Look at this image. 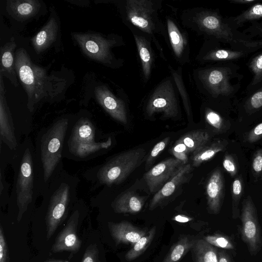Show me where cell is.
<instances>
[{
  "mask_svg": "<svg viewBox=\"0 0 262 262\" xmlns=\"http://www.w3.org/2000/svg\"><path fill=\"white\" fill-rule=\"evenodd\" d=\"M15 67L18 78L27 95L26 108L31 114L45 103L58 102L65 98L70 85L64 73L52 71L33 63L27 51L15 52Z\"/></svg>",
  "mask_w": 262,
  "mask_h": 262,
  "instance_id": "6da1fadb",
  "label": "cell"
},
{
  "mask_svg": "<svg viewBox=\"0 0 262 262\" xmlns=\"http://www.w3.org/2000/svg\"><path fill=\"white\" fill-rule=\"evenodd\" d=\"M9 164L14 176L8 204L16 211V219L19 222L34 208L37 198L41 196L34 144L29 136L21 141Z\"/></svg>",
  "mask_w": 262,
  "mask_h": 262,
  "instance_id": "7a4b0ae2",
  "label": "cell"
},
{
  "mask_svg": "<svg viewBox=\"0 0 262 262\" xmlns=\"http://www.w3.org/2000/svg\"><path fill=\"white\" fill-rule=\"evenodd\" d=\"M74 115H64L40 129L35 141L36 163L41 196L51 181L64 169L63 150L69 126Z\"/></svg>",
  "mask_w": 262,
  "mask_h": 262,
  "instance_id": "3957f363",
  "label": "cell"
},
{
  "mask_svg": "<svg viewBox=\"0 0 262 262\" xmlns=\"http://www.w3.org/2000/svg\"><path fill=\"white\" fill-rule=\"evenodd\" d=\"M182 23L207 39L260 49L262 39H251L233 28L217 9L195 8L184 10Z\"/></svg>",
  "mask_w": 262,
  "mask_h": 262,
  "instance_id": "277c9868",
  "label": "cell"
},
{
  "mask_svg": "<svg viewBox=\"0 0 262 262\" xmlns=\"http://www.w3.org/2000/svg\"><path fill=\"white\" fill-rule=\"evenodd\" d=\"M80 181L78 176L63 169L42 195L40 209L44 211L47 239L66 220L78 200L77 188Z\"/></svg>",
  "mask_w": 262,
  "mask_h": 262,
  "instance_id": "5b68a950",
  "label": "cell"
},
{
  "mask_svg": "<svg viewBox=\"0 0 262 262\" xmlns=\"http://www.w3.org/2000/svg\"><path fill=\"white\" fill-rule=\"evenodd\" d=\"M235 62L221 63L196 69L194 79L200 91L209 98L228 101L236 96L244 76Z\"/></svg>",
  "mask_w": 262,
  "mask_h": 262,
  "instance_id": "8992f818",
  "label": "cell"
},
{
  "mask_svg": "<svg viewBox=\"0 0 262 262\" xmlns=\"http://www.w3.org/2000/svg\"><path fill=\"white\" fill-rule=\"evenodd\" d=\"M162 2L160 0H126L120 2L118 7L129 26H133L134 29H138L150 38L161 57L166 61L163 48L157 39L158 36H162L167 43L166 28L159 15Z\"/></svg>",
  "mask_w": 262,
  "mask_h": 262,
  "instance_id": "52a82bcc",
  "label": "cell"
},
{
  "mask_svg": "<svg viewBox=\"0 0 262 262\" xmlns=\"http://www.w3.org/2000/svg\"><path fill=\"white\" fill-rule=\"evenodd\" d=\"M145 155V150L141 148L123 151L85 170L82 175L91 183V191L101 186L118 185L142 164Z\"/></svg>",
  "mask_w": 262,
  "mask_h": 262,
  "instance_id": "ba28073f",
  "label": "cell"
},
{
  "mask_svg": "<svg viewBox=\"0 0 262 262\" xmlns=\"http://www.w3.org/2000/svg\"><path fill=\"white\" fill-rule=\"evenodd\" d=\"M71 36L82 53L91 60L112 69L122 66L123 60L117 59L112 52L114 48L124 45L122 37L118 34L89 31L72 32Z\"/></svg>",
  "mask_w": 262,
  "mask_h": 262,
  "instance_id": "9c48e42d",
  "label": "cell"
},
{
  "mask_svg": "<svg viewBox=\"0 0 262 262\" xmlns=\"http://www.w3.org/2000/svg\"><path fill=\"white\" fill-rule=\"evenodd\" d=\"M176 86L170 77L161 82L148 97L145 112L151 117L156 113H162L166 118H175L180 114L178 95Z\"/></svg>",
  "mask_w": 262,
  "mask_h": 262,
  "instance_id": "30bf717a",
  "label": "cell"
},
{
  "mask_svg": "<svg viewBox=\"0 0 262 262\" xmlns=\"http://www.w3.org/2000/svg\"><path fill=\"white\" fill-rule=\"evenodd\" d=\"M258 50L216 40L207 39L199 52L196 59L201 63L234 62Z\"/></svg>",
  "mask_w": 262,
  "mask_h": 262,
  "instance_id": "8fae6325",
  "label": "cell"
},
{
  "mask_svg": "<svg viewBox=\"0 0 262 262\" xmlns=\"http://www.w3.org/2000/svg\"><path fill=\"white\" fill-rule=\"evenodd\" d=\"M241 220V238L250 254L256 255L262 247V235L256 209L250 196L243 201Z\"/></svg>",
  "mask_w": 262,
  "mask_h": 262,
  "instance_id": "7c38bea8",
  "label": "cell"
},
{
  "mask_svg": "<svg viewBox=\"0 0 262 262\" xmlns=\"http://www.w3.org/2000/svg\"><path fill=\"white\" fill-rule=\"evenodd\" d=\"M85 204L82 199L76 203L66 226L56 237L52 245L51 251L53 253L68 251L77 252L80 249L81 242L77 234V227L80 219L85 211Z\"/></svg>",
  "mask_w": 262,
  "mask_h": 262,
  "instance_id": "4fadbf2b",
  "label": "cell"
},
{
  "mask_svg": "<svg viewBox=\"0 0 262 262\" xmlns=\"http://www.w3.org/2000/svg\"><path fill=\"white\" fill-rule=\"evenodd\" d=\"M226 18L234 29H243L241 32L249 38L262 39V3L258 2L239 14Z\"/></svg>",
  "mask_w": 262,
  "mask_h": 262,
  "instance_id": "5bb4252c",
  "label": "cell"
},
{
  "mask_svg": "<svg viewBox=\"0 0 262 262\" xmlns=\"http://www.w3.org/2000/svg\"><path fill=\"white\" fill-rule=\"evenodd\" d=\"M3 76L0 74V142L12 151L16 150L21 142L14 123L10 108L5 96Z\"/></svg>",
  "mask_w": 262,
  "mask_h": 262,
  "instance_id": "9a60e30c",
  "label": "cell"
},
{
  "mask_svg": "<svg viewBox=\"0 0 262 262\" xmlns=\"http://www.w3.org/2000/svg\"><path fill=\"white\" fill-rule=\"evenodd\" d=\"M48 21L41 29L31 38L32 47L37 54L41 53L60 43L61 25L60 19L53 6L50 8Z\"/></svg>",
  "mask_w": 262,
  "mask_h": 262,
  "instance_id": "2e32d148",
  "label": "cell"
},
{
  "mask_svg": "<svg viewBox=\"0 0 262 262\" xmlns=\"http://www.w3.org/2000/svg\"><path fill=\"white\" fill-rule=\"evenodd\" d=\"M113 139L92 143L64 142L63 158L75 161H84L96 158L106 151L112 145Z\"/></svg>",
  "mask_w": 262,
  "mask_h": 262,
  "instance_id": "e0dca14e",
  "label": "cell"
},
{
  "mask_svg": "<svg viewBox=\"0 0 262 262\" xmlns=\"http://www.w3.org/2000/svg\"><path fill=\"white\" fill-rule=\"evenodd\" d=\"M185 163L176 158L164 160L152 167L144 174V178L150 192L159 191L163 185Z\"/></svg>",
  "mask_w": 262,
  "mask_h": 262,
  "instance_id": "ac0fdd59",
  "label": "cell"
},
{
  "mask_svg": "<svg viewBox=\"0 0 262 262\" xmlns=\"http://www.w3.org/2000/svg\"><path fill=\"white\" fill-rule=\"evenodd\" d=\"M166 30L169 46L176 60L181 65L190 62V47L187 32L174 18L166 17Z\"/></svg>",
  "mask_w": 262,
  "mask_h": 262,
  "instance_id": "d6986e66",
  "label": "cell"
},
{
  "mask_svg": "<svg viewBox=\"0 0 262 262\" xmlns=\"http://www.w3.org/2000/svg\"><path fill=\"white\" fill-rule=\"evenodd\" d=\"M94 95L98 103L111 117L122 124H127V111L125 103L116 97L107 86L103 84L96 86Z\"/></svg>",
  "mask_w": 262,
  "mask_h": 262,
  "instance_id": "ffe728a7",
  "label": "cell"
},
{
  "mask_svg": "<svg viewBox=\"0 0 262 262\" xmlns=\"http://www.w3.org/2000/svg\"><path fill=\"white\" fill-rule=\"evenodd\" d=\"M96 126L90 115L81 112L74 117L69 126L65 142L92 143L96 142Z\"/></svg>",
  "mask_w": 262,
  "mask_h": 262,
  "instance_id": "44dd1931",
  "label": "cell"
},
{
  "mask_svg": "<svg viewBox=\"0 0 262 262\" xmlns=\"http://www.w3.org/2000/svg\"><path fill=\"white\" fill-rule=\"evenodd\" d=\"M43 4L39 0H7L6 10L14 19L24 21L36 17Z\"/></svg>",
  "mask_w": 262,
  "mask_h": 262,
  "instance_id": "7402d4cb",
  "label": "cell"
},
{
  "mask_svg": "<svg viewBox=\"0 0 262 262\" xmlns=\"http://www.w3.org/2000/svg\"><path fill=\"white\" fill-rule=\"evenodd\" d=\"M108 226L116 245L125 244L133 246L147 233L146 229L137 227L126 221L109 222Z\"/></svg>",
  "mask_w": 262,
  "mask_h": 262,
  "instance_id": "603a6c76",
  "label": "cell"
},
{
  "mask_svg": "<svg viewBox=\"0 0 262 262\" xmlns=\"http://www.w3.org/2000/svg\"><path fill=\"white\" fill-rule=\"evenodd\" d=\"M224 191V180L222 173L215 169L209 177L206 185V192L209 212L218 214L221 210Z\"/></svg>",
  "mask_w": 262,
  "mask_h": 262,
  "instance_id": "cb8c5ba5",
  "label": "cell"
},
{
  "mask_svg": "<svg viewBox=\"0 0 262 262\" xmlns=\"http://www.w3.org/2000/svg\"><path fill=\"white\" fill-rule=\"evenodd\" d=\"M141 63L144 82L149 79L155 61V56L151 46V40L143 34L132 30Z\"/></svg>",
  "mask_w": 262,
  "mask_h": 262,
  "instance_id": "d4e9b609",
  "label": "cell"
},
{
  "mask_svg": "<svg viewBox=\"0 0 262 262\" xmlns=\"http://www.w3.org/2000/svg\"><path fill=\"white\" fill-rule=\"evenodd\" d=\"M192 170L190 164L182 165L175 174L157 192L151 200L149 209L152 210L164 199L170 196L177 187L185 182L188 174Z\"/></svg>",
  "mask_w": 262,
  "mask_h": 262,
  "instance_id": "484cf974",
  "label": "cell"
},
{
  "mask_svg": "<svg viewBox=\"0 0 262 262\" xmlns=\"http://www.w3.org/2000/svg\"><path fill=\"white\" fill-rule=\"evenodd\" d=\"M16 43L14 38L10 39L1 47L0 74L5 77L15 87L18 86V77L15 67V53Z\"/></svg>",
  "mask_w": 262,
  "mask_h": 262,
  "instance_id": "4316f807",
  "label": "cell"
},
{
  "mask_svg": "<svg viewBox=\"0 0 262 262\" xmlns=\"http://www.w3.org/2000/svg\"><path fill=\"white\" fill-rule=\"evenodd\" d=\"M144 201L143 197L139 196L133 191L124 192L111 202V207L117 213L134 214L142 210Z\"/></svg>",
  "mask_w": 262,
  "mask_h": 262,
  "instance_id": "83f0119b",
  "label": "cell"
},
{
  "mask_svg": "<svg viewBox=\"0 0 262 262\" xmlns=\"http://www.w3.org/2000/svg\"><path fill=\"white\" fill-rule=\"evenodd\" d=\"M191 251L195 262H219L217 249L204 239L195 240Z\"/></svg>",
  "mask_w": 262,
  "mask_h": 262,
  "instance_id": "f1b7e54d",
  "label": "cell"
},
{
  "mask_svg": "<svg viewBox=\"0 0 262 262\" xmlns=\"http://www.w3.org/2000/svg\"><path fill=\"white\" fill-rule=\"evenodd\" d=\"M210 138L208 132L195 130L184 135L178 140L185 145L189 154H193L205 146Z\"/></svg>",
  "mask_w": 262,
  "mask_h": 262,
  "instance_id": "f546056e",
  "label": "cell"
},
{
  "mask_svg": "<svg viewBox=\"0 0 262 262\" xmlns=\"http://www.w3.org/2000/svg\"><path fill=\"white\" fill-rule=\"evenodd\" d=\"M195 241L183 236L171 247L162 262H179L191 250Z\"/></svg>",
  "mask_w": 262,
  "mask_h": 262,
  "instance_id": "4dcf8cb0",
  "label": "cell"
},
{
  "mask_svg": "<svg viewBox=\"0 0 262 262\" xmlns=\"http://www.w3.org/2000/svg\"><path fill=\"white\" fill-rule=\"evenodd\" d=\"M225 142L215 141L209 145H205L199 150L193 153L192 156V166L198 167L203 162L212 158L217 153L225 148Z\"/></svg>",
  "mask_w": 262,
  "mask_h": 262,
  "instance_id": "1f68e13d",
  "label": "cell"
},
{
  "mask_svg": "<svg viewBox=\"0 0 262 262\" xmlns=\"http://www.w3.org/2000/svg\"><path fill=\"white\" fill-rule=\"evenodd\" d=\"M247 66L252 74L251 82L244 93H249L262 85V52L255 54L249 60Z\"/></svg>",
  "mask_w": 262,
  "mask_h": 262,
  "instance_id": "d6a6232c",
  "label": "cell"
},
{
  "mask_svg": "<svg viewBox=\"0 0 262 262\" xmlns=\"http://www.w3.org/2000/svg\"><path fill=\"white\" fill-rule=\"evenodd\" d=\"M244 96L240 105L247 113L252 114L262 110V85Z\"/></svg>",
  "mask_w": 262,
  "mask_h": 262,
  "instance_id": "836d02e7",
  "label": "cell"
},
{
  "mask_svg": "<svg viewBox=\"0 0 262 262\" xmlns=\"http://www.w3.org/2000/svg\"><path fill=\"white\" fill-rule=\"evenodd\" d=\"M156 234V227L151 228L147 233L132 246L126 253L125 258L127 261H132L141 255L148 247Z\"/></svg>",
  "mask_w": 262,
  "mask_h": 262,
  "instance_id": "e575fe53",
  "label": "cell"
},
{
  "mask_svg": "<svg viewBox=\"0 0 262 262\" xmlns=\"http://www.w3.org/2000/svg\"><path fill=\"white\" fill-rule=\"evenodd\" d=\"M170 72L174 81V83L180 96L183 101V103L188 118H192V112L190 101L188 93L185 87L182 74V69L179 67L177 70H175L170 66H169Z\"/></svg>",
  "mask_w": 262,
  "mask_h": 262,
  "instance_id": "d590c367",
  "label": "cell"
},
{
  "mask_svg": "<svg viewBox=\"0 0 262 262\" xmlns=\"http://www.w3.org/2000/svg\"><path fill=\"white\" fill-rule=\"evenodd\" d=\"M204 239L211 245L223 249L234 250L235 248L232 239L224 234L215 233L208 235L205 236Z\"/></svg>",
  "mask_w": 262,
  "mask_h": 262,
  "instance_id": "8d00e7d4",
  "label": "cell"
},
{
  "mask_svg": "<svg viewBox=\"0 0 262 262\" xmlns=\"http://www.w3.org/2000/svg\"><path fill=\"white\" fill-rule=\"evenodd\" d=\"M7 162L0 159V203L1 205H6L8 203L10 196L9 183L7 182L5 176V171Z\"/></svg>",
  "mask_w": 262,
  "mask_h": 262,
  "instance_id": "74e56055",
  "label": "cell"
},
{
  "mask_svg": "<svg viewBox=\"0 0 262 262\" xmlns=\"http://www.w3.org/2000/svg\"><path fill=\"white\" fill-rule=\"evenodd\" d=\"M242 191L241 181L236 179L232 183V217L236 219L239 216L238 203Z\"/></svg>",
  "mask_w": 262,
  "mask_h": 262,
  "instance_id": "f35d334b",
  "label": "cell"
},
{
  "mask_svg": "<svg viewBox=\"0 0 262 262\" xmlns=\"http://www.w3.org/2000/svg\"><path fill=\"white\" fill-rule=\"evenodd\" d=\"M205 118L207 122L214 128L220 129L223 125L222 116L210 107L205 108Z\"/></svg>",
  "mask_w": 262,
  "mask_h": 262,
  "instance_id": "ab89813d",
  "label": "cell"
},
{
  "mask_svg": "<svg viewBox=\"0 0 262 262\" xmlns=\"http://www.w3.org/2000/svg\"><path fill=\"white\" fill-rule=\"evenodd\" d=\"M171 152L174 157L186 164L187 161V155L189 154L188 149L182 142L177 141L171 149Z\"/></svg>",
  "mask_w": 262,
  "mask_h": 262,
  "instance_id": "60d3db41",
  "label": "cell"
},
{
  "mask_svg": "<svg viewBox=\"0 0 262 262\" xmlns=\"http://www.w3.org/2000/svg\"><path fill=\"white\" fill-rule=\"evenodd\" d=\"M169 140V137H166L155 145L146 160L147 165L151 164L156 157L165 149Z\"/></svg>",
  "mask_w": 262,
  "mask_h": 262,
  "instance_id": "b9f144b4",
  "label": "cell"
},
{
  "mask_svg": "<svg viewBox=\"0 0 262 262\" xmlns=\"http://www.w3.org/2000/svg\"><path fill=\"white\" fill-rule=\"evenodd\" d=\"M81 262H100L99 252L96 244L87 247Z\"/></svg>",
  "mask_w": 262,
  "mask_h": 262,
  "instance_id": "7bdbcfd3",
  "label": "cell"
},
{
  "mask_svg": "<svg viewBox=\"0 0 262 262\" xmlns=\"http://www.w3.org/2000/svg\"><path fill=\"white\" fill-rule=\"evenodd\" d=\"M0 262H10L8 248L2 226L0 227Z\"/></svg>",
  "mask_w": 262,
  "mask_h": 262,
  "instance_id": "ee69618b",
  "label": "cell"
},
{
  "mask_svg": "<svg viewBox=\"0 0 262 262\" xmlns=\"http://www.w3.org/2000/svg\"><path fill=\"white\" fill-rule=\"evenodd\" d=\"M224 168L230 173L232 176L236 173V170L235 165L232 158L229 155H226L223 162Z\"/></svg>",
  "mask_w": 262,
  "mask_h": 262,
  "instance_id": "f6af8a7d",
  "label": "cell"
},
{
  "mask_svg": "<svg viewBox=\"0 0 262 262\" xmlns=\"http://www.w3.org/2000/svg\"><path fill=\"white\" fill-rule=\"evenodd\" d=\"M262 137V122L256 125L248 136V140L254 142Z\"/></svg>",
  "mask_w": 262,
  "mask_h": 262,
  "instance_id": "bcb514c9",
  "label": "cell"
},
{
  "mask_svg": "<svg viewBox=\"0 0 262 262\" xmlns=\"http://www.w3.org/2000/svg\"><path fill=\"white\" fill-rule=\"evenodd\" d=\"M252 167L256 172H259L262 170V154L259 153L254 157Z\"/></svg>",
  "mask_w": 262,
  "mask_h": 262,
  "instance_id": "7dc6e473",
  "label": "cell"
},
{
  "mask_svg": "<svg viewBox=\"0 0 262 262\" xmlns=\"http://www.w3.org/2000/svg\"><path fill=\"white\" fill-rule=\"evenodd\" d=\"M217 257L219 262H232L230 256L224 250H218Z\"/></svg>",
  "mask_w": 262,
  "mask_h": 262,
  "instance_id": "c3c4849f",
  "label": "cell"
},
{
  "mask_svg": "<svg viewBox=\"0 0 262 262\" xmlns=\"http://www.w3.org/2000/svg\"><path fill=\"white\" fill-rule=\"evenodd\" d=\"M68 2L69 3H70L71 4H73L74 5H78L79 6H82V7H88L90 5V2L88 0H69L66 1Z\"/></svg>",
  "mask_w": 262,
  "mask_h": 262,
  "instance_id": "681fc988",
  "label": "cell"
},
{
  "mask_svg": "<svg viewBox=\"0 0 262 262\" xmlns=\"http://www.w3.org/2000/svg\"><path fill=\"white\" fill-rule=\"evenodd\" d=\"M231 3L241 5H252L255 2H259L257 0H230Z\"/></svg>",
  "mask_w": 262,
  "mask_h": 262,
  "instance_id": "f907efd6",
  "label": "cell"
},
{
  "mask_svg": "<svg viewBox=\"0 0 262 262\" xmlns=\"http://www.w3.org/2000/svg\"><path fill=\"white\" fill-rule=\"evenodd\" d=\"M173 220L179 222H187L191 220V218L183 215H178L173 218Z\"/></svg>",
  "mask_w": 262,
  "mask_h": 262,
  "instance_id": "816d5d0a",
  "label": "cell"
},
{
  "mask_svg": "<svg viewBox=\"0 0 262 262\" xmlns=\"http://www.w3.org/2000/svg\"><path fill=\"white\" fill-rule=\"evenodd\" d=\"M45 262H69L68 261L66 260H49Z\"/></svg>",
  "mask_w": 262,
  "mask_h": 262,
  "instance_id": "f5cc1de1",
  "label": "cell"
}]
</instances>
